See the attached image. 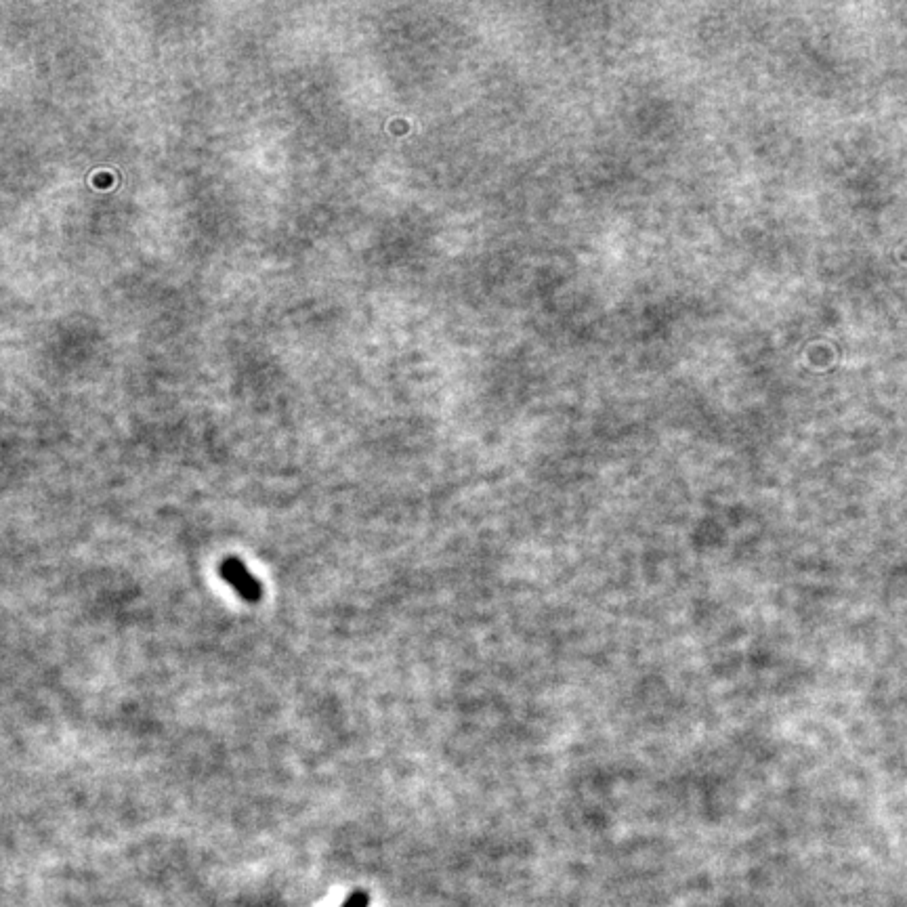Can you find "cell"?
Returning a JSON list of instances; mask_svg holds the SVG:
<instances>
[{
	"label": "cell",
	"instance_id": "6da1fadb",
	"mask_svg": "<svg viewBox=\"0 0 907 907\" xmlns=\"http://www.w3.org/2000/svg\"><path fill=\"white\" fill-rule=\"evenodd\" d=\"M219 574L244 601H248V603L261 601L263 586L255 576L248 572V567L240 559H236V557L225 559L219 567Z\"/></svg>",
	"mask_w": 907,
	"mask_h": 907
},
{
	"label": "cell",
	"instance_id": "7a4b0ae2",
	"mask_svg": "<svg viewBox=\"0 0 907 907\" xmlns=\"http://www.w3.org/2000/svg\"><path fill=\"white\" fill-rule=\"evenodd\" d=\"M368 905H370V895L366 891H355L343 903V907H368Z\"/></svg>",
	"mask_w": 907,
	"mask_h": 907
}]
</instances>
